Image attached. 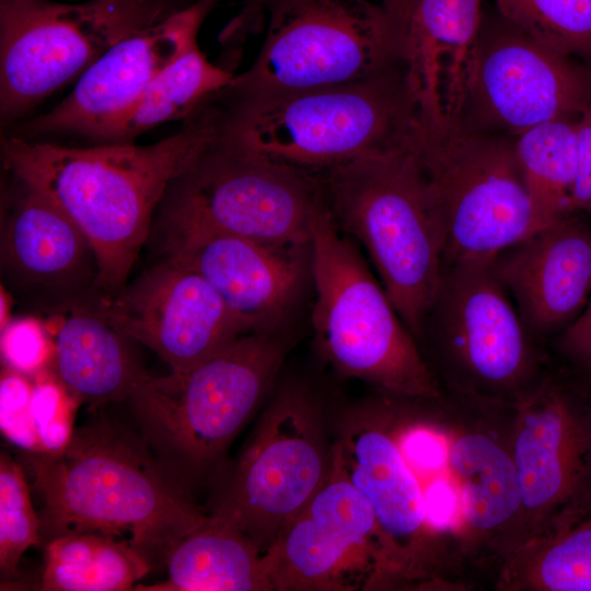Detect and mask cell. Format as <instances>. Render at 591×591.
<instances>
[{"label":"cell","instance_id":"obj_3","mask_svg":"<svg viewBox=\"0 0 591 591\" xmlns=\"http://www.w3.org/2000/svg\"><path fill=\"white\" fill-rule=\"evenodd\" d=\"M215 97L221 137L312 178L366 157L418 152L421 144L402 62L345 84L245 96L221 90Z\"/></svg>","mask_w":591,"mask_h":591},{"label":"cell","instance_id":"obj_23","mask_svg":"<svg viewBox=\"0 0 591 591\" xmlns=\"http://www.w3.org/2000/svg\"><path fill=\"white\" fill-rule=\"evenodd\" d=\"M94 252L50 199L13 176L1 230L2 268L24 287L72 290L91 275Z\"/></svg>","mask_w":591,"mask_h":591},{"label":"cell","instance_id":"obj_6","mask_svg":"<svg viewBox=\"0 0 591 591\" xmlns=\"http://www.w3.org/2000/svg\"><path fill=\"white\" fill-rule=\"evenodd\" d=\"M315 179L336 227L364 246L420 346L443 270V232L418 152L366 157Z\"/></svg>","mask_w":591,"mask_h":591},{"label":"cell","instance_id":"obj_10","mask_svg":"<svg viewBox=\"0 0 591 591\" xmlns=\"http://www.w3.org/2000/svg\"><path fill=\"white\" fill-rule=\"evenodd\" d=\"M332 464L331 417L322 399L304 383H286L233 467L217 479L209 514L265 553L324 485Z\"/></svg>","mask_w":591,"mask_h":591},{"label":"cell","instance_id":"obj_38","mask_svg":"<svg viewBox=\"0 0 591 591\" xmlns=\"http://www.w3.org/2000/svg\"><path fill=\"white\" fill-rule=\"evenodd\" d=\"M410 0H380V4L396 24L404 15Z\"/></svg>","mask_w":591,"mask_h":591},{"label":"cell","instance_id":"obj_1","mask_svg":"<svg viewBox=\"0 0 591 591\" xmlns=\"http://www.w3.org/2000/svg\"><path fill=\"white\" fill-rule=\"evenodd\" d=\"M220 108L209 99L176 134L152 144L65 147L15 135L1 139L5 171L40 192L83 232L97 264L93 289L114 293L146 242L171 182L219 136Z\"/></svg>","mask_w":591,"mask_h":591},{"label":"cell","instance_id":"obj_16","mask_svg":"<svg viewBox=\"0 0 591 591\" xmlns=\"http://www.w3.org/2000/svg\"><path fill=\"white\" fill-rule=\"evenodd\" d=\"M512 454L525 543L591 500V382L552 358L542 383L515 406Z\"/></svg>","mask_w":591,"mask_h":591},{"label":"cell","instance_id":"obj_18","mask_svg":"<svg viewBox=\"0 0 591 591\" xmlns=\"http://www.w3.org/2000/svg\"><path fill=\"white\" fill-rule=\"evenodd\" d=\"M218 0H199L127 36L104 53L51 111L13 125L15 135L37 139L72 135L106 142L151 81L198 45V32Z\"/></svg>","mask_w":591,"mask_h":591},{"label":"cell","instance_id":"obj_8","mask_svg":"<svg viewBox=\"0 0 591 591\" xmlns=\"http://www.w3.org/2000/svg\"><path fill=\"white\" fill-rule=\"evenodd\" d=\"M491 260L443 266L420 348L427 346L425 358L443 392L514 407L542 383L552 357L523 323Z\"/></svg>","mask_w":591,"mask_h":591},{"label":"cell","instance_id":"obj_31","mask_svg":"<svg viewBox=\"0 0 591 591\" xmlns=\"http://www.w3.org/2000/svg\"><path fill=\"white\" fill-rule=\"evenodd\" d=\"M40 543V520L32 506L23 468L9 454L1 451L0 569L2 578H14L24 552Z\"/></svg>","mask_w":591,"mask_h":591},{"label":"cell","instance_id":"obj_40","mask_svg":"<svg viewBox=\"0 0 591 591\" xmlns=\"http://www.w3.org/2000/svg\"><path fill=\"white\" fill-rule=\"evenodd\" d=\"M11 300L3 286L0 289V329L3 328L10 318Z\"/></svg>","mask_w":591,"mask_h":591},{"label":"cell","instance_id":"obj_12","mask_svg":"<svg viewBox=\"0 0 591 591\" xmlns=\"http://www.w3.org/2000/svg\"><path fill=\"white\" fill-rule=\"evenodd\" d=\"M252 66L222 89L245 96L345 84L402 62L396 26L369 0H282Z\"/></svg>","mask_w":591,"mask_h":591},{"label":"cell","instance_id":"obj_29","mask_svg":"<svg viewBox=\"0 0 591 591\" xmlns=\"http://www.w3.org/2000/svg\"><path fill=\"white\" fill-rule=\"evenodd\" d=\"M514 141L543 227L573 213L570 197L577 171L576 118L542 123L514 137Z\"/></svg>","mask_w":591,"mask_h":591},{"label":"cell","instance_id":"obj_25","mask_svg":"<svg viewBox=\"0 0 591 591\" xmlns=\"http://www.w3.org/2000/svg\"><path fill=\"white\" fill-rule=\"evenodd\" d=\"M165 580L141 591H270L265 553L232 524L207 514L166 553Z\"/></svg>","mask_w":591,"mask_h":591},{"label":"cell","instance_id":"obj_28","mask_svg":"<svg viewBox=\"0 0 591 591\" xmlns=\"http://www.w3.org/2000/svg\"><path fill=\"white\" fill-rule=\"evenodd\" d=\"M234 73L210 62L196 45L167 65L104 143H124L158 125L185 120L225 88Z\"/></svg>","mask_w":591,"mask_h":591},{"label":"cell","instance_id":"obj_24","mask_svg":"<svg viewBox=\"0 0 591 591\" xmlns=\"http://www.w3.org/2000/svg\"><path fill=\"white\" fill-rule=\"evenodd\" d=\"M44 323L54 341L51 369L80 404L95 408L128 401L148 374L129 349L128 338L91 301Z\"/></svg>","mask_w":591,"mask_h":591},{"label":"cell","instance_id":"obj_9","mask_svg":"<svg viewBox=\"0 0 591 591\" xmlns=\"http://www.w3.org/2000/svg\"><path fill=\"white\" fill-rule=\"evenodd\" d=\"M323 201L316 179L253 153L220 132L169 185L155 215L162 243L222 233L278 245H310Z\"/></svg>","mask_w":591,"mask_h":591},{"label":"cell","instance_id":"obj_30","mask_svg":"<svg viewBox=\"0 0 591 591\" xmlns=\"http://www.w3.org/2000/svg\"><path fill=\"white\" fill-rule=\"evenodd\" d=\"M509 23L565 56L591 65V0H495Z\"/></svg>","mask_w":591,"mask_h":591},{"label":"cell","instance_id":"obj_19","mask_svg":"<svg viewBox=\"0 0 591 591\" xmlns=\"http://www.w3.org/2000/svg\"><path fill=\"white\" fill-rule=\"evenodd\" d=\"M96 296V312L154 351L171 372H184L248 334L201 276L167 257L120 290Z\"/></svg>","mask_w":591,"mask_h":591},{"label":"cell","instance_id":"obj_34","mask_svg":"<svg viewBox=\"0 0 591 591\" xmlns=\"http://www.w3.org/2000/svg\"><path fill=\"white\" fill-rule=\"evenodd\" d=\"M33 380L19 371L2 366L0 376V428L13 445L28 454H42L35 431L31 398Z\"/></svg>","mask_w":591,"mask_h":591},{"label":"cell","instance_id":"obj_37","mask_svg":"<svg viewBox=\"0 0 591 591\" xmlns=\"http://www.w3.org/2000/svg\"><path fill=\"white\" fill-rule=\"evenodd\" d=\"M282 0H244L240 12L222 31L223 44H240L244 38L266 23L270 10Z\"/></svg>","mask_w":591,"mask_h":591},{"label":"cell","instance_id":"obj_36","mask_svg":"<svg viewBox=\"0 0 591 591\" xmlns=\"http://www.w3.org/2000/svg\"><path fill=\"white\" fill-rule=\"evenodd\" d=\"M577 171L570 210L591 220V106L576 118Z\"/></svg>","mask_w":591,"mask_h":591},{"label":"cell","instance_id":"obj_20","mask_svg":"<svg viewBox=\"0 0 591 591\" xmlns=\"http://www.w3.org/2000/svg\"><path fill=\"white\" fill-rule=\"evenodd\" d=\"M167 258L197 273L246 333L275 332L293 308L306 273L310 245L200 233L163 243Z\"/></svg>","mask_w":591,"mask_h":591},{"label":"cell","instance_id":"obj_7","mask_svg":"<svg viewBox=\"0 0 591 591\" xmlns=\"http://www.w3.org/2000/svg\"><path fill=\"white\" fill-rule=\"evenodd\" d=\"M312 325L322 358L341 376L407 397L442 394L421 348L323 201L310 222Z\"/></svg>","mask_w":591,"mask_h":591},{"label":"cell","instance_id":"obj_4","mask_svg":"<svg viewBox=\"0 0 591 591\" xmlns=\"http://www.w3.org/2000/svg\"><path fill=\"white\" fill-rule=\"evenodd\" d=\"M380 394L440 547L443 553L472 548L480 567L479 552L511 489L512 459L503 424L484 405L448 393Z\"/></svg>","mask_w":591,"mask_h":591},{"label":"cell","instance_id":"obj_13","mask_svg":"<svg viewBox=\"0 0 591 591\" xmlns=\"http://www.w3.org/2000/svg\"><path fill=\"white\" fill-rule=\"evenodd\" d=\"M172 13L150 0H0V117L7 128L115 44Z\"/></svg>","mask_w":591,"mask_h":591},{"label":"cell","instance_id":"obj_27","mask_svg":"<svg viewBox=\"0 0 591 591\" xmlns=\"http://www.w3.org/2000/svg\"><path fill=\"white\" fill-rule=\"evenodd\" d=\"M151 569L130 543L101 532H67L45 543L44 591H126Z\"/></svg>","mask_w":591,"mask_h":591},{"label":"cell","instance_id":"obj_32","mask_svg":"<svg viewBox=\"0 0 591 591\" xmlns=\"http://www.w3.org/2000/svg\"><path fill=\"white\" fill-rule=\"evenodd\" d=\"M32 380L31 413L42 454H57L74 433V416L80 403L51 368L32 376Z\"/></svg>","mask_w":591,"mask_h":591},{"label":"cell","instance_id":"obj_35","mask_svg":"<svg viewBox=\"0 0 591 591\" xmlns=\"http://www.w3.org/2000/svg\"><path fill=\"white\" fill-rule=\"evenodd\" d=\"M547 347L559 363L591 382V297L580 315Z\"/></svg>","mask_w":591,"mask_h":591},{"label":"cell","instance_id":"obj_5","mask_svg":"<svg viewBox=\"0 0 591 591\" xmlns=\"http://www.w3.org/2000/svg\"><path fill=\"white\" fill-rule=\"evenodd\" d=\"M285 354L275 332L248 333L184 372L147 374L136 386L128 402L138 432L187 493L222 470Z\"/></svg>","mask_w":591,"mask_h":591},{"label":"cell","instance_id":"obj_17","mask_svg":"<svg viewBox=\"0 0 591 591\" xmlns=\"http://www.w3.org/2000/svg\"><path fill=\"white\" fill-rule=\"evenodd\" d=\"M271 590L387 589L374 512L333 462L324 485L265 552Z\"/></svg>","mask_w":591,"mask_h":591},{"label":"cell","instance_id":"obj_15","mask_svg":"<svg viewBox=\"0 0 591 591\" xmlns=\"http://www.w3.org/2000/svg\"><path fill=\"white\" fill-rule=\"evenodd\" d=\"M591 106V65L558 54L505 20L483 18L467 99L457 124L517 137Z\"/></svg>","mask_w":591,"mask_h":591},{"label":"cell","instance_id":"obj_39","mask_svg":"<svg viewBox=\"0 0 591 591\" xmlns=\"http://www.w3.org/2000/svg\"><path fill=\"white\" fill-rule=\"evenodd\" d=\"M151 2L158 4L170 13L178 12L184 9L189 8L199 0H150Z\"/></svg>","mask_w":591,"mask_h":591},{"label":"cell","instance_id":"obj_22","mask_svg":"<svg viewBox=\"0 0 591 591\" xmlns=\"http://www.w3.org/2000/svg\"><path fill=\"white\" fill-rule=\"evenodd\" d=\"M483 18L482 0H410L395 24L422 131L460 121Z\"/></svg>","mask_w":591,"mask_h":591},{"label":"cell","instance_id":"obj_2","mask_svg":"<svg viewBox=\"0 0 591 591\" xmlns=\"http://www.w3.org/2000/svg\"><path fill=\"white\" fill-rule=\"evenodd\" d=\"M43 501L42 543L67 532L130 533L150 563L207 518L139 432L105 416L74 429L57 454H30Z\"/></svg>","mask_w":591,"mask_h":591},{"label":"cell","instance_id":"obj_11","mask_svg":"<svg viewBox=\"0 0 591 591\" xmlns=\"http://www.w3.org/2000/svg\"><path fill=\"white\" fill-rule=\"evenodd\" d=\"M419 160L443 232V266L491 260L544 228L513 136L460 124L424 132Z\"/></svg>","mask_w":591,"mask_h":591},{"label":"cell","instance_id":"obj_21","mask_svg":"<svg viewBox=\"0 0 591 591\" xmlns=\"http://www.w3.org/2000/svg\"><path fill=\"white\" fill-rule=\"evenodd\" d=\"M491 266L523 323L547 345L591 297V220L569 213L500 252Z\"/></svg>","mask_w":591,"mask_h":591},{"label":"cell","instance_id":"obj_26","mask_svg":"<svg viewBox=\"0 0 591 591\" xmlns=\"http://www.w3.org/2000/svg\"><path fill=\"white\" fill-rule=\"evenodd\" d=\"M494 586L503 591H591V501L568 510L509 554Z\"/></svg>","mask_w":591,"mask_h":591},{"label":"cell","instance_id":"obj_33","mask_svg":"<svg viewBox=\"0 0 591 591\" xmlns=\"http://www.w3.org/2000/svg\"><path fill=\"white\" fill-rule=\"evenodd\" d=\"M2 366L27 376L50 369L54 359V341L44 322L24 316L11 318L1 328Z\"/></svg>","mask_w":591,"mask_h":591},{"label":"cell","instance_id":"obj_14","mask_svg":"<svg viewBox=\"0 0 591 591\" xmlns=\"http://www.w3.org/2000/svg\"><path fill=\"white\" fill-rule=\"evenodd\" d=\"M331 429L333 462L374 512L389 588L457 590L380 393L340 407L331 417Z\"/></svg>","mask_w":591,"mask_h":591}]
</instances>
